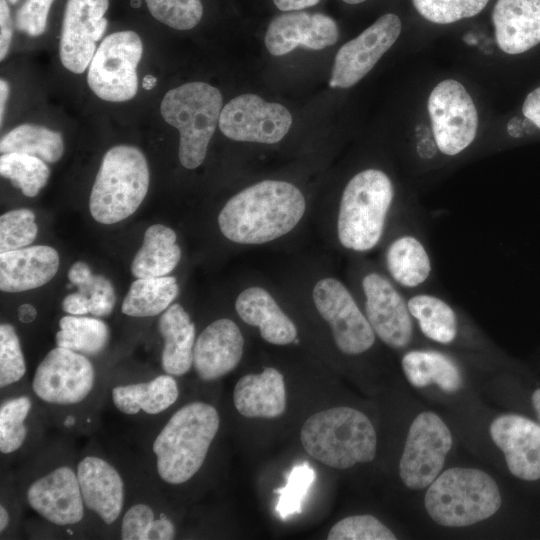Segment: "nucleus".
Segmentation results:
<instances>
[{"mask_svg": "<svg viewBox=\"0 0 540 540\" xmlns=\"http://www.w3.org/2000/svg\"><path fill=\"white\" fill-rule=\"evenodd\" d=\"M220 424L217 410L192 402L177 410L153 443L157 471L169 484L191 479L203 465Z\"/></svg>", "mask_w": 540, "mask_h": 540, "instance_id": "3", "label": "nucleus"}, {"mask_svg": "<svg viewBox=\"0 0 540 540\" xmlns=\"http://www.w3.org/2000/svg\"><path fill=\"white\" fill-rule=\"evenodd\" d=\"M31 409V400L26 396L9 399L0 408V451L10 454L24 443L27 428L24 424Z\"/></svg>", "mask_w": 540, "mask_h": 540, "instance_id": "36", "label": "nucleus"}, {"mask_svg": "<svg viewBox=\"0 0 540 540\" xmlns=\"http://www.w3.org/2000/svg\"><path fill=\"white\" fill-rule=\"evenodd\" d=\"M396 197L394 184L383 170L364 169L346 184L341 195L337 236L348 250L365 253L381 242Z\"/></svg>", "mask_w": 540, "mask_h": 540, "instance_id": "2", "label": "nucleus"}, {"mask_svg": "<svg viewBox=\"0 0 540 540\" xmlns=\"http://www.w3.org/2000/svg\"><path fill=\"white\" fill-rule=\"evenodd\" d=\"M401 366L407 380L418 388L435 383L446 392H455L462 386L457 362L438 350H410L403 355Z\"/></svg>", "mask_w": 540, "mask_h": 540, "instance_id": "29", "label": "nucleus"}, {"mask_svg": "<svg viewBox=\"0 0 540 540\" xmlns=\"http://www.w3.org/2000/svg\"><path fill=\"white\" fill-rule=\"evenodd\" d=\"M489 0H412L421 16L437 24H449L481 12Z\"/></svg>", "mask_w": 540, "mask_h": 540, "instance_id": "40", "label": "nucleus"}, {"mask_svg": "<svg viewBox=\"0 0 540 540\" xmlns=\"http://www.w3.org/2000/svg\"><path fill=\"white\" fill-rule=\"evenodd\" d=\"M175 536V528L173 523L165 516L160 515L154 521L153 527L149 534V539H173Z\"/></svg>", "mask_w": 540, "mask_h": 540, "instance_id": "49", "label": "nucleus"}, {"mask_svg": "<svg viewBox=\"0 0 540 540\" xmlns=\"http://www.w3.org/2000/svg\"><path fill=\"white\" fill-rule=\"evenodd\" d=\"M151 15L161 23L177 29L189 30L201 20L200 0H145Z\"/></svg>", "mask_w": 540, "mask_h": 540, "instance_id": "39", "label": "nucleus"}, {"mask_svg": "<svg viewBox=\"0 0 540 540\" xmlns=\"http://www.w3.org/2000/svg\"><path fill=\"white\" fill-rule=\"evenodd\" d=\"M452 447V435L433 412H422L413 420L399 461V475L413 490L428 487L441 472Z\"/></svg>", "mask_w": 540, "mask_h": 540, "instance_id": "10", "label": "nucleus"}, {"mask_svg": "<svg viewBox=\"0 0 540 540\" xmlns=\"http://www.w3.org/2000/svg\"><path fill=\"white\" fill-rule=\"evenodd\" d=\"M94 385V368L85 355L56 347L38 365L32 387L45 402L70 405L83 401Z\"/></svg>", "mask_w": 540, "mask_h": 540, "instance_id": "14", "label": "nucleus"}, {"mask_svg": "<svg viewBox=\"0 0 540 540\" xmlns=\"http://www.w3.org/2000/svg\"><path fill=\"white\" fill-rule=\"evenodd\" d=\"M313 301L329 324L335 344L343 354L360 355L374 345L375 332L341 281L331 277L318 281L313 289Z\"/></svg>", "mask_w": 540, "mask_h": 540, "instance_id": "12", "label": "nucleus"}, {"mask_svg": "<svg viewBox=\"0 0 540 540\" xmlns=\"http://www.w3.org/2000/svg\"><path fill=\"white\" fill-rule=\"evenodd\" d=\"M155 518L153 510L139 503L130 507L122 520L121 537L124 540H147Z\"/></svg>", "mask_w": 540, "mask_h": 540, "instance_id": "45", "label": "nucleus"}, {"mask_svg": "<svg viewBox=\"0 0 540 540\" xmlns=\"http://www.w3.org/2000/svg\"><path fill=\"white\" fill-rule=\"evenodd\" d=\"M58 268L59 255L47 245L0 253V289L16 293L39 288L52 280Z\"/></svg>", "mask_w": 540, "mask_h": 540, "instance_id": "23", "label": "nucleus"}, {"mask_svg": "<svg viewBox=\"0 0 540 540\" xmlns=\"http://www.w3.org/2000/svg\"><path fill=\"white\" fill-rule=\"evenodd\" d=\"M76 474L86 507L106 524L113 523L124 502V484L118 471L99 457L87 456L79 462Z\"/></svg>", "mask_w": 540, "mask_h": 540, "instance_id": "22", "label": "nucleus"}, {"mask_svg": "<svg viewBox=\"0 0 540 540\" xmlns=\"http://www.w3.org/2000/svg\"><path fill=\"white\" fill-rule=\"evenodd\" d=\"M328 540H395L394 533L376 517L353 515L338 521L329 531Z\"/></svg>", "mask_w": 540, "mask_h": 540, "instance_id": "41", "label": "nucleus"}, {"mask_svg": "<svg viewBox=\"0 0 540 540\" xmlns=\"http://www.w3.org/2000/svg\"><path fill=\"white\" fill-rule=\"evenodd\" d=\"M522 112L528 120L540 128V86L527 95Z\"/></svg>", "mask_w": 540, "mask_h": 540, "instance_id": "48", "label": "nucleus"}, {"mask_svg": "<svg viewBox=\"0 0 540 540\" xmlns=\"http://www.w3.org/2000/svg\"><path fill=\"white\" fill-rule=\"evenodd\" d=\"M178 293L179 286L173 276L138 278L131 284L121 310L132 317L155 316L166 310Z\"/></svg>", "mask_w": 540, "mask_h": 540, "instance_id": "32", "label": "nucleus"}, {"mask_svg": "<svg viewBox=\"0 0 540 540\" xmlns=\"http://www.w3.org/2000/svg\"><path fill=\"white\" fill-rule=\"evenodd\" d=\"M532 404L540 420V388L532 394Z\"/></svg>", "mask_w": 540, "mask_h": 540, "instance_id": "56", "label": "nucleus"}, {"mask_svg": "<svg viewBox=\"0 0 540 540\" xmlns=\"http://www.w3.org/2000/svg\"><path fill=\"white\" fill-rule=\"evenodd\" d=\"M9 84L6 80L1 79L0 80V123L2 125L4 113H5V105L9 96Z\"/></svg>", "mask_w": 540, "mask_h": 540, "instance_id": "53", "label": "nucleus"}, {"mask_svg": "<svg viewBox=\"0 0 540 540\" xmlns=\"http://www.w3.org/2000/svg\"><path fill=\"white\" fill-rule=\"evenodd\" d=\"M149 168L137 147L117 145L103 156L89 199L92 217L114 224L132 215L149 187Z\"/></svg>", "mask_w": 540, "mask_h": 540, "instance_id": "6", "label": "nucleus"}, {"mask_svg": "<svg viewBox=\"0 0 540 540\" xmlns=\"http://www.w3.org/2000/svg\"><path fill=\"white\" fill-rule=\"evenodd\" d=\"M0 151L2 154L23 153L46 163H55L64 153V143L61 134L54 130L41 125L22 124L1 138Z\"/></svg>", "mask_w": 540, "mask_h": 540, "instance_id": "33", "label": "nucleus"}, {"mask_svg": "<svg viewBox=\"0 0 540 540\" xmlns=\"http://www.w3.org/2000/svg\"><path fill=\"white\" fill-rule=\"evenodd\" d=\"M92 274L90 267L85 262L79 261L71 266L68 272V279L72 285L77 287L85 282Z\"/></svg>", "mask_w": 540, "mask_h": 540, "instance_id": "50", "label": "nucleus"}, {"mask_svg": "<svg viewBox=\"0 0 540 540\" xmlns=\"http://www.w3.org/2000/svg\"><path fill=\"white\" fill-rule=\"evenodd\" d=\"M235 308L247 324L258 327L261 337L275 345H287L297 338V329L273 297L261 287H250L236 299Z\"/></svg>", "mask_w": 540, "mask_h": 540, "instance_id": "26", "label": "nucleus"}, {"mask_svg": "<svg viewBox=\"0 0 540 540\" xmlns=\"http://www.w3.org/2000/svg\"><path fill=\"white\" fill-rule=\"evenodd\" d=\"M9 524V514L6 510V508L1 505L0 506V531L3 532Z\"/></svg>", "mask_w": 540, "mask_h": 540, "instance_id": "54", "label": "nucleus"}, {"mask_svg": "<svg viewBox=\"0 0 540 540\" xmlns=\"http://www.w3.org/2000/svg\"><path fill=\"white\" fill-rule=\"evenodd\" d=\"M222 94L205 82H189L169 90L161 102L163 119L179 131V161L187 169L200 166L219 124Z\"/></svg>", "mask_w": 540, "mask_h": 540, "instance_id": "7", "label": "nucleus"}, {"mask_svg": "<svg viewBox=\"0 0 540 540\" xmlns=\"http://www.w3.org/2000/svg\"><path fill=\"white\" fill-rule=\"evenodd\" d=\"M315 478V471L308 462L292 467L285 486L274 490L279 495L276 511L281 519L301 513L303 501Z\"/></svg>", "mask_w": 540, "mask_h": 540, "instance_id": "37", "label": "nucleus"}, {"mask_svg": "<svg viewBox=\"0 0 540 540\" xmlns=\"http://www.w3.org/2000/svg\"><path fill=\"white\" fill-rule=\"evenodd\" d=\"M345 3H348V4H359V3H362L366 0H343Z\"/></svg>", "mask_w": 540, "mask_h": 540, "instance_id": "57", "label": "nucleus"}, {"mask_svg": "<svg viewBox=\"0 0 540 540\" xmlns=\"http://www.w3.org/2000/svg\"><path fill=\"white\" fill-rule=\"evenodd\" d=\"M26 372L25 359L14 327L0 326V386L4 388L19 381Z\"/></svg>", "mask_w": 540, "mask_h": 540, "instance_id": "42", "label": "nucleus"}, {"mask_svg": "<svg viewBox=\"0 0 540 540\" xmlns=\"http://www.w3.org/2000/svg\"><path fill=\"white\" fill-rule=\"evenodd\" d=\"M492 22L503 52H526L540 43V0H497Z\"/></svg>", "mask_w": 540, "mask_h": 540, "instance_id": "24", "label": "nucleus"}, {"mask_svg": "<svg viewBox=\"0 0 540 540\" xmlns=\"http://www.w3.org/2000/svg\"><path fill=\"white\" fill-rule=\"evenodd\" d=\"M0 174L27 197L36 196L46 185L50 169L42 159L23 154L5 153L0 157Z\"/></svg>", "mask_w": 540, "mask_h": 540, "instance_id": "35", "label": "nucleus"}, {"mask_svg": "<svg viewBox=\"0 0 540 540\" xmlns=\"http://www.w3.org/2000/svg\"><path fill=\"white\" fill-rule=\"evenodd\" d=\"M77 288L80 293L88 296L90 301L89 312L93 316L104 317L112 312L116 296L113 285L107 278L102 275L92 274Z\"/></svg>", "mask_w": 540, "mask_h": 540, "instance_id": "43", "label": "nucleus"}, {"mask_svg": "<svg viewBox=\"0 0 540 540\" xmlns=\"http://www.w3.org/2000/svg\"><path fill=\"white\" fill-rule=\"evenodd\" d=\"M502 503L495 480L486 472L453 467L428 486L424 504L428 515L445 527H465L488 519Z\"/></svg>", "mask_w": 540, "mask_h": 540, "instance_id": "5", "label": "nucleus"}, {"mask_svg": "<svg viewBox=\"0 0 540 540\" xmlns=\"http://www.w3.org/2000/svg\"><path fill=\"white\" fill-rule=\"evenodd\" d=\"M407 304L414 323L427 339L454 344L461 331V320L455 306L441 294L429 289L409 293Z\"/></svg>", "mask_w": 540, "mask_h": 540, "instance_id": "27", "label": "nucleus"}, {"mask_svg": "<svg viewBox=\"0 0 540 540\" xmlns=\"http://www.w3.org/2000/svg\"><path fill=\"white\" fill-rule=\"evenodd\" d=\"M10 4H15L17 0H7Z\"/></svg>", "mask_w": 540, "mask_h": 540, "instance_id": "58", "label": "nucleus"}, {"mask_svg": "<svg viewBox=\"0 0 540 540\" xmlns=\"http://www.w3.org/2000/svg\"><path fill=\"white\" fill-rule=\"evenodd\" d=\"M27 501L38 514L58 526L76 524L84 516L77 474L68 466L34 481L27 490Z\"/></svg>", "mask_w": 540, "mask_h": 540, "instance_id": "19", "label": "nucleus"}, {"mask_svg": "<svg viewBox=\"0 0 540 540\" xmlns=\"http://www.w3.org/2000/svg\"><path fill=\"white\" fill-rule=\"evenodd\" d=\"M37 316L36 309L28 303L22 304L18 308V318L22 323H31Z\"/></svg>", "mask_w": 540, "mask_h": 540, "instance_id": "52", "label": "nucleus"}, {"mask_svg": "<svg viewBox=\"0 0 540 540\" xmlns=\"http://www.w3.org/2000/svg\"><path fill=\"white\" fill-rule=\"evenodd\" d=\"M35 214L26 208L8 211L0 217V253L24 248L35 240Z\"/></svg>", "mask_w": 540, "mask_h": 540, "instance_id": "38", "label": "nucleus"}, {"mask_svg": "<svg viewBox=\"0 0 540 540\" xmlns=\"http://www.w3.org/2000/svg\"><path fill=\"white\" fill-rule=\"evenodd\" d=\"M233 402L236 410L247 418H276L286 408L283 375L268 367L260 374H247L235 385Z\"/></svg>", "mask_w": 540, "mask_h": 540, "instance_id": "25", "label": "nucleus"}, {"mask_svg": "<svg viewBox=\"0 0 540 540\" xmlns=\"http://www.w3.org/2000/svg\"><path fill=\"white\" fill-rule=\"evenodd\" d=\"M158 329L164 339L162 367L172 376L186 374L193 365L195 325L184 308L174 303L161 315Z\"/></svg>", "mask_w": 540, "mask_h": 540, "instance_id": "28", "label": "nucleus"}, {"mask_svg": "<svg viewBox=\"0 0 540 540\" xmlns=\"http://www.w3.org/2000/svg\"><path fill=\"white\" fill-rule=\"evenodd\" d=\"M59 327L55 336L57 346L83 355L99 354L109 340L108 326L97 318L67 315L60 319Z\"/></svg>", "mask_w": 540, "mask_h": 540, "instance_id": "34", "label": "nucleus"}, {"mask_svg": "<svg viewBox=\"0 0 540 540\" xmlns=\"http://www.w3.org/2000/svg\"><path fill=\"white\" fill-rule=\"evenodd\" d=\"M384 263L392 281L409 293L429 289L434 279V264L420 214L388 243Z\"/></svg>", "mask_w": 540, "mask_h": 540, "instance_id": "17", "label": "nucleus"}, {"mask_svg": "<svg viewBox=\"0 0 540 540\" xmlns=\"http://www.w3.org/2000/svg\"><path fill=\"white\" fill-rule=\"evenodd\" d=\"M436 154L454 157L474 141L478 129L475 104L458 81L446 79L438 83L428 98Z\"/></svg>", "mask_w": 540, "mask_h": 540, "instance_id": "9", "label": "nucleus"}, {"mask_svg": "<svg viewBox=\"0 0 540 540\" xmlns=\"http://www.w3.org/2000/svg\"><path fill=\"white\" fill-rule=\"evenodd\" d=\"M178 395L177 383L169 374L149 382L116 386L112 390L114 405L127 415L137 414L140 410L158 414L174 404Z\"/></svg>", "mask_w": 540, "mask_h": 540, "instance_id": "31", "label": "nucleus"}, {"mask_svg": "<svg viewBox=\"0 0 540 540\" xmlns=\"http://www.w3.org/2000/svg\"><path fill=\"white\" fill-rule=\"evenodd\" d=\"M12 20L6 0H0V59L3 60L12 40Z\"/></svg>", "mask_w": 540, "mask_h": 540, "instance_id": "46", "label": "nucleus"}, {"mask_svg": "<svg viewBox=\"0 0 540 540\" xmlns=\"http://www.w3.org/2000/svg\"><path fill=\"white\" fill-rule=\"evenodd\" d=\"M339 29L323 13L288 11L275 17L265 34V46L274 56L285 55L297 47L321 50L335 44Z\"/></svg>", "mask_w": 540, "mask_h": 540, "instance_id": "18", "label": "nucleus"}, {"mask_svg": "<svg viewBox=\"0 0 540 540\" xmlns=\"http://www.w3.org/2000/svg\"><path fill=\"white\" fill-rule=\"evenodd\" d=\"M360 287L364 296V314L375 335L387 346L407 348L415 332L407 297L392 279L379 271L366 272Z\"/></svg>", "mask_w": 540, "mask_h": 540, "instance_id": "11", "label": "nucleus"}, {"mask_svg": "<svg viewBox=\"0 0 540 540\" xmlns=\"http://www.w3.org/2000/svg\"><path fill=\"white\" fill-rule=\"evenodd\" d=\"M173 229L162 225L150 226L142 246L136 253L131 272L137 278L162 277L175 269L181 258V249L176 243Z\"/></svg>", "mask_w": 540, "mask_h": 540, "instance_id": "30", "label": "nucleus"}, {"mask_svg": "<svg viewBox=\"0 0 540 540\" xmlns=\"http://www.w3.org/2000/svg\"><path fill=\"white\" fill-rule=\"evenodd\" d=\"M218 125L232 140L274 144L288 133L292 116L285 106L246 93L222 108Z\"/></svg>", "mask_w": 540, "mask_h": 540, "instance_id": "13", "label": "nucleus"}, {"mask_svg": "<svg viewBox=\"0 0 540 540\" xmlns=\"http://www.w3.org/2000/svg\"><path fill=\"white\" fill-rule=\"evenodd\" d=\"M156 83H157L156 77H154L153 75H147L143 78L141 85L143 89L151 90L155 87Z\"/></svg>", "mask_w": 540, "mask_h": 540, "instance_id": "55", "label": "nucleus"}, {"mask_svg": "<svg viewBox=\"0 0 540 540\" xmlns=\"http://www.w3.org/2000/svg\"><path fill=\"white\" fill-rule=\"evenodd\" d=\"M305 451L319 462L336 469L371 462L377 437L369 418L351 407H334L310 416L300 432Z\"/></svg>", "mask_w": 540, "mask_h": 540, "instance_id": "4", "label": "nucleus"}, {"mask_svg": "<svg viewBox=\"0 0 540 540\" xmlns=\"http://www.w3.org/2000/svg\"><path fill=\"white\" fill-rule=\"evenodd\" d=\"M90 301L88 296L77 291L67 295L62 301V309L70 315H85L89 312Z\"/></svg>", "mask_w": 540, "mask_h": 540, "instance_id": "47", "label": "nucleus"}, {"mask_svg": "<svg viewBox=\"0 0 540 540\" xmlns=\"http://www.w3.org/2000/svg\"><path fill=\"white\" fill-rule=\"evenodd\" d=\"M493 442L504 453L514 476L528 481L540 479V426L526 417L505 414L489 428Z\"/></svg>", "mask_w": 540, "mask_h": 540, "instance_id": "20", "label": "nucleus"}, {"mask_svg": "<svg viewBox=\"0 0 540 540\" xmlns=\"http://www.w3.org/2000/svg\"><path fill=\"white\" fill-rule=\"evenodd\" d=\"M244 338L237 324L227 318L209 324L198 336L193 350V366L202 380H216L239 364Z\"/></svg>", "mask_w": 540, "mask_h": 540, "instance_id": "21", "label": "nucleus"}, {"mask_svg": "<svg viewBox=\"0 0 540 540\" xmlns=\"http://www.w3.org/2000/svg\"><path fill=\"white\" fill-rule=\"evenodd\" d=\"M142 53L141 38L134 31L105 37L89 64L87 82L92 92L109 102L132 99L138 90L137 66Z\"/></svg>", "mask_w": 540, "mask_h": 540, "instance_id": "8", "label": "nucleus"}, {"mask_svg": "<svg viewBox=\"0 0 540 540\" xmlns=\"http://www.w3.org/2000/svg\"><path fill=\"white\" fill-rule=\"evenodd\" d=\"M108 6L109 0H67L59 56L70 72L81 74L89 66L108 25L104 17Z\"/></svg>", "mask_w": 540, "mask_h": 540, "instance_id": "16", "label": "nucleus"}, {"mask_svg": "<svg viewBox=\"0 0 540 540\" xmlns=\"http://www.w3.org/2000/svg\"><path fill=\"white\" fill-rule=\"evenodd\" d=\"M320 0H273L275 6L281 11H299L316 5Z\"/></svg>", "mask_w": 540, "mask_h": 540, "instance_id": "51", "label": "nucleus"}, {"mask_svg": "<svg viewBox=\"0 0 540 540\" xmlns=\"http://www.w3.org/2000/svg\"><path fill=\"white\" fill-rule=\"evenodd\" d=\"M401 28L399 17L387 13L343 44L335 56L329 86L349 88L358 83L392 47Z\"/></svg>", "mask_w": 540, "mask_h": 540, "instance_id": "15", "label": "nucleus"}, {"mask_svg": "<svg viewBox=\"0 0 540 540\" xmlns=\"http://www.w3.org/2000/svg\"><path fill=\"white\" fill-rule=\"evenodd\" d=\"M54 0H26L16 14V28L30 36L44 33L47 16Z\"/></svg>", "mask_w": 540, "mask_h": 540, "instance_id": "44", "label": "nucleus"}, {"mask_svg": "<svg viewBox=\"0 0 540 540\" xmlns=\"http://www.w3.org/2000/svg\"><path fill=\"white\" fill-rule=\"evenodd\" d=\"M305 209V198L296 186L264 180L230 198L219 213L218 224L235 243L262 244L293 230Z\"/></svg>", "mask_w": 540, "mask_h": 540, "instance_id": "1", "label": "nucleus"}]
</instances>
